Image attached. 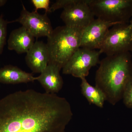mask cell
Listing matches in <instances>:
<instances>
[{"label":"cell","instance_id":"21","mask_svg":"<svg viewBox=\"0 0 132 132\" xmlns=\"http://www.w3.org/2000/svg\"><path fill=\"white\" fill-rule=\"evenodd\" d=\"M131 54L132 57V51H131Z\"/></svg>","mask_w":132,"mask_h":132},{"label":"cell","instance_id":"7","mask_svg":"<svg viewBox=\"0 0 132 132\" xmlns=\"http://www.w3.org/2000/svg\"><path fill=\"white\" fill-rule=\"evenodd\" d=\"M22 9L18 19L8 22L9 23L18 22L35 37H48L53 31L50 20L46 13L40 14L36 11H28L23 4Z\"/></svg>","mask_w":132,"mask_h":132},{"label":"cell","instance_id":"4","mask_svg":"<svg viewBox=\"0 0 132 132\" xmlns=\"http://www.w3.org/2000/svg\"><path fill=\"white\" fill-rule=\"evenodd\" d=\"M95 16L115 24H129L132 14V0H90Z\"/></svg>","mask_w":132,"mask_h":132},{"label":"cell","instance_id":"16","mask_svg":"<svg viewBox=\"0 0 132 132\" xmlns=\"http://www.w3.org/2000/svg\"><path fill=\"white\" fill-rule=\"evenodd\" d=\"M122 100L125 106L127 108H132V78L125 87Z\"/></svg>","mask_w":132,"mask_h":132},{"label":"cell","instance_id":"15","mask_svg":"<svg viewBox=\"0 0 132 132\" xmlns=\"http://www.w3.org/2000/svg\"><path fill=\"white\" fill-rule=\"evenodd\" d=\"M8 24V22L0 15V55L2 54L6 44Z\"/></svg>","mask_w":132,"mask_h":132},{"label":"cell","instance_id":"9","mask_svg":"<svg viewBox=\"0 0 132 132\" xmlns=\"http://www.w3.org/2000/svg\"><path fill=\"white\" fill-rule=\"evenodd\" d=\"M116 24L95 19L82 30L80 47L100 50L109 29Z\"/></svg>","mask_w":132,"mask_h":132},{"label":"cell","instance_id":"11","mask_svg":"<svg viewBox=\"0 0 132 132\" xmlns=\"http://www.w3.org/2000/svg\"><path fill=\"white\" fill-rule=\"evenodd\" d=\"M61 69L57 65L48 64L40 75L36 77L38 80L48 94H56L61 90L64 85L60 74Z\"/></svg>","mask_w":132,"mask_h":132},{"label":"cell","instance_id":"20","mask_svg":"<svg viewBox=\"0 0 132 132\" xmlns=\"http://www.w3.org/2000/svg\"><path fill=\"white\" fill-rule=\"evenodd\" d=\"M129 24L132 27V14L131 17V19L130 20V22H129Z\"/></svg>","mask_w":132,"mask_h":132},{"label":"cell","instance_id":"10","mask_svg":"<svg viewBox=\"0 0 132 132\" xmlns=\"http://www.w3.org/2000/svg\"><path fill=\"white\" fill-rule=\"evenodd\" d=\"M26 64L33 72L41 73L49 62V55L46 44L42 41L35 42L26 57Z\"/></svg>","mask_w":132,"mask_h":132},{"label":"cell","instance_id":"5","mask_svg":"<svg viewBox=\"0 0 132 132\" xmlns=\"http://www.w3.org/2000/svg\"><path fill=\"white\" fill-rule=\"evenodd\" d=\"M99 50L106 56L131 52L132 27L129 23L116 24L111 27Z\"/></svg>","mask_w":132,"mask_h":132},{"label":"cell","instance_id":"1","mask_svg":"<svg viewBox=\"0 0 132 132\" xmlns=\"http://www.w3.org/2000/svg\"><path fill=\"white\" fill-rule=\"evenodd\" d=\"M73 115L64 97L20 90L0 100V132H64Z\"/></svg>","mask_w":132,"mask_h":132},{"label":"cell","instance_id":"17","mask_svg":"<svg viewBox=\"0 0 132 132\" xmlns=\"http://www.w3.org/2000/svg\"><path fill=\"white\" fill-rule=\"evenodd\" d=\"M78 0H57L50 8L49 12L52 13L60 9L65 8L75 3Z\"/></svg>","mask_w":132,"mask_h":132},{"label":"cell","instance_id":"6","mask_svg":"<svg viewBox=\"0 0 132 132\" xmlns=\"http://www.w3.org/2000/svg\"><path fill=\"white\" fill-rule=\"evenodd\" d=\"M101 54L100 50L79 48L63 67L62 73L80 79L86 78L90 69L100 63Z\"/></svg>","mask_w":132,"mask_h":132},{"label":"cell","instance_id":"14","mask_svg":"<svg viewBox=\"0 0 132 132\" xmlns=\"http://www.w3.org/2000/svg\"><path fill=\"white\" fill-rule=\"evenodd\" d=\"M81 79L80 87L81 92L90 104H93L100 108L104 107L105 97L103 92L95 86L90 85L86 78Z\"/></svg>","mask_w":132,"mask_h":132},{"label":"cell","instance_id":"3","mask_svg":"<svg viewBox=\"0 0 132 132\" xmlns=\"http://www.w3.org/2000/svg\"><path fill=\"white\" fill-rule=\"evenodd\" d=\"M83 29L59 26L47 37L46 43L49 55L48 64L57 65L61 69L80 47Z\"/></svg>","mask_w":132,"mask_h":132},{"label":"cell","instance_id":"18","mask_svg":"<svg viewBox=\"0 0 132 132\" xmlns=\"http://www.w3.org/2000/svg\"><path fill=\"white\" fill-rule=\"evenodd\" d=\"M31 1L35 8V11L37 12L38 10L43 9L45 10L46 13L49 12L50 8L49 0H32Z\"/></svg>","mask_w":132,"mask_h":132},{"label":"cell","instance_id":"8","mask_svg":"<svg viewBox=\"0 0 132 132\" xmlns=\"http://www.w3.org/2000/svg\"><path fill=\"white\" fill-rule=\"evenodd\" d=\"M90 0H78L77 2L63 9L60 18L65 26L84 29L95 19L89 5Z\"/></svg>","mask_w":132,"mask_h":132},{"label":"cell","instance_id":"13","mask_svg":"<svg viewBox=\"0 0 132 132\" xmlns=\"http://www.w3.org/2000/svg\"><path fill=\"white\" fill-rule=\"evenodd\" d=\"M36 77L32 74L22 71L16 66L7 65L0 68V82L5 84H18L34 82Z\"/></svg>","mask_w":132,"mask_h":132},{"label":"cell","instance_id":"12","mask_svg":"<svg viewBox=\"0 0 132 132\" xmlns=\"http://www.w3.org/2000/svg\"><path fill=\"white\" fill-rule=\"evenodd\" d=\"M35 37L24 27L12 31L8 40V49L19 54L26 53L34 43Z\"/></svg>","mask_w":132,"mask_h":132},{"label":"cell","instance_id":"19","mask_svg":"<svg viewBox=\"0 0 132 132\" xmlns=\"http://www.w3.org/2000/svg\"><path fill=\"white\" fill-rule=\"evenodd\" d=\"M6 0H0V7L4 6L7 2Z\"/></svg>","mask_w":132,"mask_h":132},{"label":"cell","instance_id":"2","mask_svg":"<svg viewBox=\"0 0 132 132\" xmlns=\"http://www.w3.org/2000/svg\"><path fill=\"white\" fill-rule=\"evenodd\" d=\"M100 64L95 86L103 92L106 101L115 105L122 100L125 87L132 78L131 53L106 56Z\"/></svg>","mask_w":132,"mask_h":132}]
</instances>
